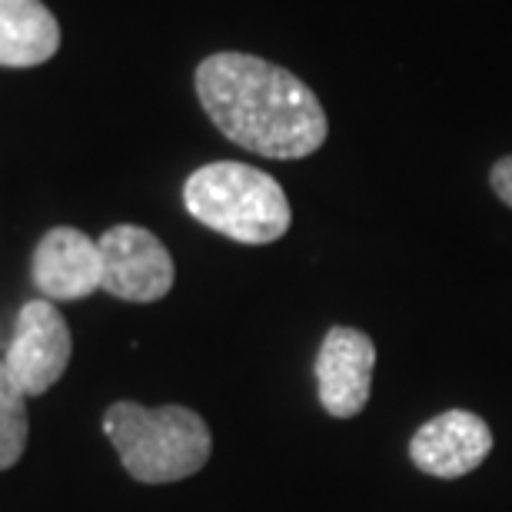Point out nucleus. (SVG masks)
<instances>
[{
  "instance_id": "1",
  "label": "nucleus",
  "mask_w": 512,
  "mask_h": 512,
  "mask_svg": "<svg viewBox=\"0 0 512 512\" xmlns=\"http://www.w3.org/2000/svg\"><path fill=\"white\" fill-rule=\"evenodd\" d=\"M197 97L223 137L270 160L310 157L330 133L320 97L300 77L240 50L203 60Z\"/></svg>"
},
{
  "instance_id": "3",
  "label": "nucleus",
  "mask_w": 512,
  "mask_h": 512,
  "mask_svg": "<svg viewBox=\"0 0 512 512\" xmlns=\"http://www.w3.org/2000/svg\"><path fill=\"white\" fill-rule=\"evenodd\" d=\"M183 207L203 227L227 240L266 247L293 223L290 200L270 173L237 160L207 163L183 183Z\"/></svg>"
},
{
  "instance_id": "11",
  "label": "nucleus",
  "mask_w": 512,
  "mask_h": 512,
  "mask_svg": "<svg viewBox=\"0 0 512 512\" xmlns=\"http://www.w3.org/2000/svg\"><path fill=\"white\" fill-rule=\"evenodd\" d=\"M489 187H493L496 197L512 210V157L493 163V170H489Z\"/></svg>"
},
{
  "instance_id": "10",
  "label": "nucleus",
  "mask_w": 512,
  "mask_h": 512,
  "mask_svg": "<svg viewBox=\"0 0 512 512\" xmlns=\"http://www.w3.org/2000/svg\"><path fill=\"white\" fill-rule=\"evenodd\" d=\"M27 433H30L27 396L10 380L4 370V360H0V473L17 466V459L24 456Z\"/></svg>"
},
{
  "instance_id": "7",
  "label": "nucleus",
  "mask_w": 512,
  "mask_h": 512,
  "mask_svg": "<svg viewBox=\"0 0 512 512\" xmlns=\"http://www.w3.org/2000/svg\"><path fill=\"white\" fill-rule=\"evenodd\" d=\"M493 453V429L469 409H446L423 423L409 439V459L419 473L459 479L473 473Z\"/></svg>"
},
{
  "instance_id": "4",
  "label": "nucleus",
  "mask_w": 512,
  "mask_h": 512,
  "mask_svg": "<svg viewBox=\"0 0 512 512\" xmlns=\"http://www.w3.org/2000/svg\"><path fill=\"white\" fill-rule=\"evenodd\" d=\"M97 247L100 263H104L100 290H107L117 300L157 303L173 290V276H177L173 256L147 227L120 223L97 240Z\"/></svg>"
},
{
  "instance_id": "2",
  "label": "nucleus",
  "mask_w": 512,
  "mask_h": 512,
  "mask_svg": "<svg viewBox=\"0 0 512 512\" xmlns=\"http://www.w3.org/2000/svg\"><path fill=\"white\" fill-rule=\"evenodd\" d=\"M104 433L114 443L127 473L147 486L180 483L200 473L213 453L207 419L177 403L147 409L120 399L107 409Z\"/></svg>"
},
{
  "instance_id": "6",
  "label": "nucleus",
  "mask_w": 512,
  "mask_h": 512,
  "mask_svg": "<svg viewBox=\"0 0 512 512\" xmlns=\"http://www.w3.org/2000/svg\"><path fill=\"white\" fill-rule=\"evenodd\" d=\"M376 346L363 330L333 326L316 353V393L320 406L336 419L360 416L370 403Z\"/></svg>"
},
{
  "instance_id": "8",
  "label": "nucleus",
  "mask_w": 512,
  "mask_h": 512,
  "mask_svg": "<svg viewBox=\"0 0 512 512\" xmlns=\"http://www.w3.org/2000/svg\"><path fill=\"white\" fill-rule=\"evenodd\" d=\"M104 283L97 240L84 230L54 227L34 250V286L47 300H87Z\"/></svg>"
},
{
  "instance_id": "5",
  "label": "nucleus",
  "mask_w": 512,
  "mask_h": 512,
  "mask_svg": "<svg viewBox=\"0 0 512 512\" xmlns=\"http://www.w3.org/2000/svg\"><path fill=\"white\" fill-rule=\"evenodd\" d=\"M70 350L74 340L57 306L50 300H30L17 313L4 370L24 396H40L67 373Z\"/></svg>"
},
{
  "instance_id": "9",
  "label": "nucleus",
  "mask_w": 512,
  "mask_h": 512,
  "mask_svg": "<svg viewBox=\"0 0 512 512\" xmlns=\"http://www.w3.org/2000/svg\"><path fill=\"white\" fill-rule=\"evenodd\" d=\"M60 47V24L40 0H0V67L47 64Z\"/></svg>"
}]
</instances>
